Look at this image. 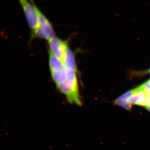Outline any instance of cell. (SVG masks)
<instances>
[{
	"label": "cell",
	"instance_id": "obj_8",
	"mask_svg": "<svg viewBox=\"0 0 150 150\" xmlns=\"http://www.w3.org/2000/svg\"><path fill=\"white\" fill-rule=\"evenodd\" d=\"M148 106H150V91H146L145 107Z\"/></svg>",
	"mask_w": 150,
	"mask_h": 150
},
{
	"label": "cell",
	"instance_id": "obj_4",
	"mask_svg": "<svg viewBox=\"0 0 150 150\" xmlns=\"http://www.w3.org/2000/svg\"><path fill=\"white\" fill-rule=\"evenodd\" d=\"M48 45L49 52L62 62L65 51L69 47L68 41L55 37L48 40Z\"/></svg>",
	"mask_w": 150,
	"mask_h": 150
},
{
	"label": "cell",
	"instance_id": "obj_1",
	"mask_svg": "<svg viewBox=\"0 0 150 150\" xmlns=\"http://www.w3.org/2000/svg\"><path fill=\"white\" fill-rule=\"evenodd\" d=\"M49 64L51 77L58 90L70 103L81 105L76 72L67 69L59 59H53Z\"/></svg>",
	"mask_w": 150,
	"mask_h": 150
},
{
	"label": "cell",
	"instance_id": "obj_7",
	"mask_svg": "<svg viewBox=\"0 0 150 150\" xmlns=\"http://www.w3.org/2000/svg\"><path fill=\"white\" fill-rule=\"evenodd\" d=\"M134 93L140 92L143 91H150V79L138 87L134 89Z\"/></svg>",
	"mask_w": 150,
	"mask_h": 150
},
{
	"label": "cell",
	"instance_id": "obj_6",
	"mask_svg": "<svg viewBox=\"0 0 150 150\" xmlns=\"http://www.w3.org/2000/svg\"><path fill=\"white\" fill-rule=\"evenodd\" d=\"M134 94V89L129 91L119 97L114 101V103L120 105L128 110H131V105L128 102V100Z\"/></svg>",
	"mask_w": 150,
	"mask_h": 150
},
{
	"label": "cell",
	"instance_id": "obj_5",
	"mask_svg": "<svg viewBox=\"0 0 150 150\" xmlns=\"http://www.w3.org/2000/svg\"><path fill=\"white\" fill-rule=\"evenodd\" d=\"M62 62L67 69L77 73L78 71L77 67L74 54L69 47L67 48L65 51Z\"/></svg>",
	"mask_w": 150,
	"mask_h": 150
},
{
	"label": "cell",
	"instance_id": "obj_2",
	"mask_svg": "<svg viewBox=\"0 0 150 150\" xmlns=\"http://www.w3.org/2000/svg\"><path fill=\"white\" fill-rule=\"evenodd\" d=\"M33 2L37 13L38 24L37 29L31 37L38 38L48 41L56 37L54 28L49 20L34 4L33 1Z\"/></svg>",
	"mask_w": 150,
	"mask_h": 150
},
{
	"label": "cell",
	"instance_id": "obj_3",
	"mask_svg": "<svg viewBox=\"0 0 150 150\" xmlns=\"http://www.w3.org/2000/svg\"><path fill=\"white\" fill-rule=\"evenodd\" d=\"M19 0L25 15L28 26L31 30V35L38 26V18L32 0Z\"/></svg>",
	"mask_w": 150,
	"mask_h": 150
},
{
	"label": "cell",
	"instance_id": "obj_9",
	"mask_svg": "<svg viewBox=\"0 0 150 150\" xmlns=\"http://www.w3.org/2000/svg\"><path fill=\"white\" fill-rule=\"evenodd\" d=\"M145 107L148 110L150 111V106H146V107Z\"/></svg>",
	"mask_w": 150,
	"mask_h": 150
},
{
	"label": "cell",
	"instance_id": "obj_10",
	"mask_svg": "<svg viewBox=\"0 0 150 150\" xmlns=\"http://www.w3.org/2000/svg\"><path fill=\"white\" fill-rule=\"evenodd\" d=\"M149 73L150 74V68L149 69Z\"/></svg>",
	"mask_w": 150,
	"mask_h": 150
}]
</instances>
